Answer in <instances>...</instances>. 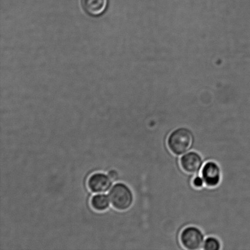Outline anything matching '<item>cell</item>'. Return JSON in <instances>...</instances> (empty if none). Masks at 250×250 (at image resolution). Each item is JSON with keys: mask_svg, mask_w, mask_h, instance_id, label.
<instances>
[{"mask_svg": "<svg viewBox=\"0 0 250 250\" xmlns=\"http://www.w3.org/2000/svg\"><path fill=\"white\" fill-rule=\"evenodd\" d=\"M166 144L173 156H183L195 148V134L188 127H178L168 134Z\"/></svg>", "mask_w": 250, "mask_h": 250, "instance_id": "1", "label": "cell"}, {"mask_svg": "<svg viewBox=\"0 0 250 250\" xmlns=\"http://www.w3.org/2000/svg\"><path fill=\"white\" fill-rule=\"evenodd\" d=\"M108 195L112 207L121 211L129 209L133 205V192L124 183H119L112 186Z\"/></svg>", "mask_w": 250, "mask_h": 250, "instance_id": "2", "label": "cell"}, {"mask_svg": "<svg viewBox=\"0 0 250 250\" xmlns=\"http://www.w3.org/2000/svg\"><path fill=\"white\" fill-rule=\"evenodd\" d=\"M205 234L202 229L195 225L185 227L179 235V241L183 249L199 250L203 249Z\"/></svg>", "mask_w": 250, "mask_h": 250, "instance_id": "3", "label": "cell"}, {"mask_svg": "<svg viewBox=\"0 0 250 250\" xmlns=\"http://www.w3.org/2000/svg\"><path fill=\"white\" fill-rule=\"evenodd\" d=\"M205 159L197 151H190L181 157L179 163L180 167L186 175H198L205 164Z\"/></svg>", "mask_w": 250, "mask_h": 250, "instance_id": "4", "label": "cell"}, {"mask_svg": "<svg viewBox=\"0 0 250 250\" xmlns=\"http://www.w3.org/2000/svg\"><path fill=\"white\" fill-rule=\"evenodd\" d=\"M201 176L205 181L206 188H217L222 181V167L216 161H208L206 162L201 170Z\"/></svg>", "mask_w": 250, "mask_h": 250, "instance_id": "5", "label": "cell"}, {"mask_svg": "<svg viewBox=\"0 0 250 250\" xmlns=\"http://www.w3.org/2000/svg\"><path fill=\"white\" fill-rule=\"evenodd\" d=\"M112 185V180L108 175L101 172L92 174L87 181L88 188L95 193L106 192Z\"/></svg>", "mask_w": 250, "mask_h": 250, "instance_id": "6", "label": "cell"}, {"mask_svg": "<svg viewBox=\"0 0 250 250\" xmlns=\"http://www.w3.org/2000/svg\"><path fill=\"white\" fill-rule=\"evenodd\" d=\"M82 2L85 11L93 17L101 16L108 5V0H83Z\"/></svg>", "mask_w": 250, "mask_h": 250, "instance_id": "7", "label": "cell"}, {"mask_svg": "<svg viewBox=\"0 0 250 250\" xmlns=\"http://www.w3.org/2000/svg\"><path fill=\"white\" fill-rule=\"evenodd\" d=\"M110 201L109 195L106 194H97L93 197L90 200L93 209L96 211L103 212L109 208Z\"/></svg>", "mask_w": 250, "mask_h": 250, "instance_id": "8", "label": "cell"}, {"mask_svg": "<svg viewBox=\"0 0 250 250\" xmlns=\"http://www.w3.org/2000/svg\"><path fill=\"white\" fill-rule=\"evenodd\" d=\"M222 241L216 236H209L205 239L203 244V250H220L222 249Z\"/></svg>", "mask_w": 250, "mask_h": 250, "instance_id": "9", "label": "cell"}, {"mask_svg": "<svg viewBox=\"0 0 250 250\" xmlns=\"http://www.w3.org/2000/svg\"><path fill=\"white\" fill-rule=\"evenodd\" d=\"M191 185L192 188L196 190H200L205 188V181L202 176L199 175H196L191 180Z\"/></svg>", "mask_w": 250, "mask_h": 250, "instance_id": "10", "label": "cell"}, {"mask_svg": "<svg viewBox=\"0 0 250 250\" xmlns=\"http://www.w3.org/2000/svg\"><path fill=\"white\" fill-rule=\"evenodd\" d=\"M108 176L111 178L112 181L117 180L118 178V173L117 171L114 170H110L108 172Z\"/></svg>", "mask_w": 250, "mask_h": 250, "instance_id": "11", "label": "cell"}]
</instances>
